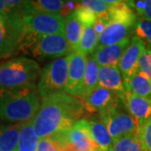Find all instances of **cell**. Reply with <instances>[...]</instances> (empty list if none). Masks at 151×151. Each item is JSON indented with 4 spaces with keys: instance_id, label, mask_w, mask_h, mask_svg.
Listing matches in <instances>:
<instances>
[{
    "instance_id": "obj_1",
    "label": "cell",
    "mask_w": 151,
    "mask_h": 151,
    "mask_svg": "<svg viewBox=\"0 0 151 151\" xmlns=\"http://www.w3.org/2000/svg\"><path fill=\"white\" fill-rule=\"evenodd\" d=\"M88 113L80 98L59 93L40 99L33 127L40 139L47 138L69 129Z\"/></svg>"
},
{
    "instance_id": "obj_2",
    "label": "cell",
    "mask_w": 151,
    "mask_h": 151,
    "mask_svg": "<svg viewBox=\"0 0 151 151\" xmlns=\"http://www.w3.org/2000/svg\"><path fill=\"white\" fill-rule=\"evenodd\" d=\"M40 104L36 87L0 89V124H20L35 117Z\"/></svg>"
},
{
    "instance_id": "obj_3",
    "label": "cell",
    "mask_w": 151,
    "mask_h": 151,
    "mask_svg": "<svg viewBox=\"0 0 151 151\" xmlns=\"http://www.w3.org/2000/svg\"><path fill=\"white\" fill-rule=\"evenodd\" d=\"M41 68L35 60L15 57L0 65V89L36 87Z\"/></svg>"
},
{
    "instance_id": "obj_4",
    "label": "cell",
    "mask_w": 151,
    "mask_h": 151,
    "mask_svg": "<svg viewBox=\"0 0 151 151\" xmlns=\"http://www.w3.org/2000/svg\"><path fill=\"white\" fill-rule=\"evenodd\" d=\"M31 54L35 57L59 58L70 52L64 35H23L19 50Z\"/></svg>"
},
{
    "instance_id": "obj_5",
    "label": "cell",
    "mask_w": 151,
    "mask_h": 151,
    "mask_svg": "<svg viewBox=\"0 0 151 151\" xmlns=\"http://www.w3.org/2000/svg\"><path fill=\"white\" fill-rule=\"evenodd\" d=\"M68 76L66 56L54 59L41 70L36 90L40 99L65 93Z\"/></svg>"
},
{
    "instance_id": "obj_6",
    "label": "cell",
    "mask_w": 151,
    "mask_h": 151,
    "mask_svg": "<svg viewBox=\"0 0 151 151\" xmlns=\"http://www.w3.org/2000/svg\"><path fill=\"white\" fill-rule=\"evenodd\" d=\"M99 119L106 125L113 141L125 135L139 132V125L126 110L124 101L99 113Z\"/></svg>"
},
{
    "instance_id": "obj_7",
    "label": "cell",
    "mask_w": 151,
    "mask_h": 151,
    "mask_svg": "<svg viewBox=\"0 0 151 151\" xmlns=\"http://www.w3.org/2000/svg\"><path fill=\"white\" fill-rule=\"evenodd\" d=\"M24 35H64V18L60 14L40 13L22 17Z\"/></svg>"
},
{
    "instance_id": "obj_8",
    "label": "cell",
    "mask_w": 151,
    "mask_h": 151,
    "mask_svg": "<svg viewBox=\"0 0 151 151\" xmlns=\"http://www.w3.org/2000/svg\"><path fill=\"white\" fill-rule=\"evenodd\" d=\"M23 35L22 17L0 14V59L16 54Z\"/></svg>"
},
{
    "instance_id": "obj_9",
    "label": "cell",
    "mask_w": 151,
    "mask_h": 151,
    "mask_svg": "<svg viewBox=\"0 0 151 151\" xmlns=\"http://www.w3.org/2000/svg\"><path fill=\"white\" fill-rule=\"evenodd\" d=\"M55 135L66 151H100L92 139L87 119L79 120L69 129Z\"/></svg>"
},
{
    "instance_id": "obj_10",
    "label": "cell",
    "mask_w": 151,
    "mask_h": 151,
    "mask_svg": "<svg viewBox=\"0 0 151 151\" xmlns=\"http://www.w3.org/2000/svg\"><path fill=\"white\" fill-rule=\"evenodd\" d=\"M86 58L78 52L71 51L66 55L68 76L65 93L76 97H81L83 79L86 71Z\"/></svg>"
},
{
    "instance_id": "obj_11",
    "label": "cell",
    "mask_w": 151,
    "mask_h": 151,
    "mask_svg": "<svg viewBox=\"0 0 151 151\" xmlns=\"http://www.w3.org/2000/svg\"><path fill=\"white\" fill-rule=\"evenodd\" d=\"M80 99L83 102L89 113L93 112L103 113L123 101L116 92L100 86L80 97Z\"/></svg>"
},
{
    "instance_id": "obj_12",
    "label": "cell",
    "mask_w": 151,
    "mask_h": 151,
    "mask_svg": "<svg viewBox=\"0 0 151 151\" xmlns=\"http://www.w3.org/2000/svg\"><path fill=\"white\" fill-rule=\"evenodd\" d=\"M145 47L140 39L134 35L131 37L129 45L124 51L118 65L124 82L139 72V60Z\"/></svg>"
},
{
    "instance_id": "obj_13",
    "label": "cell",
    "mask_w": 151,
    "mask_h": 151,
    "mask_svg": "<svg viewBox=\"0 0 151 151\" xmlns=\"http://www.w3.org/2000/svg\"><path fill=\"white\" fill-rule=\"evenodd\" d=\"M130 41L131 38H128L116 45L108 46H97L95 51L91 55L100 67L118 66L122 55L129 45Z\"/></svg>"
},
{
    "instance_id": "obj_14",
    "label": "cell",
    "mask_w": 151,
    "mask_h": 151,
    "mask_svg": "<svg viewBox=\"0 0 151 151\" xmlns=\"http://www.w3.org/2000/svg\"><path fill=\"white\" fill-rule=\"evenodd\" d=\"M124 104L126 110L137 121L139 127L151 119V100L125 92Z\"/></svg>"
},
{
    "instance_id": "obj_15",
    "label": "cell",
    "mask_w": 151,
    "mask_h": 151,
    "mask_svg": "<svg viewBox=\"0 0 151 151\" xmlns=\"http://www.w3.org/2000/svg\"><path fill=\"white\" fill-rule=\"evenodd\" d=\"M98 86L116 92L124 101L125 87L118 66H102L98 70Z\"/></svg>"
},
{
    "instance_id": "obj_16",
    "label": "cell",
    "mask_w": 151,
    "mask_h": 151,
    "mask_svg": "<svg viewBox=\"0 0 151 151\" xmlns=\"http://www.w3.org/2000/svg\"><path fill=\"white\" fill-rule=\"evenodd\" d=\"M83 25L76 17L74 11L64 18V36L71 51H76L80 42Z\"/></svg>"
},
{
    "instance_id": "obj_17",
    "label": "cell",
    "mask_w": 151,
    "mask_h": 151,
    "mask_svg": "<svg viewBox=\"0 0 151 151\" xmlns=\"http://www.w3.org/2000/svg\"><path fill=\"white\" fill-rule=\"evenodd\" d=\"M21 124H0V151H17Z\"/></svg>"
},
{
    "instance_id": "obj_18",
    "label": "cell",
    "mask_w": 151,
    "mask_h": 151,
    "mask_svg": "<svg viewBox=\"0 0 151 151\" xmlns=\"http://www.w3.org/2000/svg\"><path fill=\"white\" fill-rule=\"evenodd\" d=\"M65 1L61 0H37L25 1L23 17L29 14L50 13L60 14L65 4Z\"/></svg>"
},
{
    "instance_id": "obj_19",
    "label": "cell",
    "mask_w": 151,
    "mask_h": 151,
    "mask_svg": "<svg viewBox=\"0 0 151 151\" xmlns=\"http://www.w3.org/2000/svg\"><path fill=\"white\" fill-rule=\"evenodd\" d=\"M88 122L92 139L98 146L99 150L113 151V140L108 133L106 125L100 120H88Z\"/></svg>"
},
{
    "instance_id": "obj_20",
    "label": "cell",
    "mask_w": 151,
    "mask_h": 151,
    "mask_svg": "<svg viewBox=\"0 0 151 151\" xmlns=\"http://www.w3.org/2000/svg\"><path fill=\"white\" fill-rule=\"evenodd\" d=\"M126 92L151 100V82L141 72L136 73L128 81H124Z\"/></svg>"
},
{
    "instance_id": "obj_21",
    "label": "cell",
    "mask_w": 151,
    "mask_h": 151,
    "mask_svg": "<svg viewBox=\"0 0 151 151\" xmlns=\"http://www.w3.org/2000/svg\"><path fill=\"white\" fill-rule=\"evenodd\" d=\"M32 119L22 123L17 151H36L37 150L40 138L33 127Z\"/></svg>"
},
{
    "instance_id": "obj_22",
    "label": "cell",
    "mask_w": 151,
    "mask_h": 151,
    "mask_svg": "<svg viewBox=\"0 0 151 151\" xmlns=\"http://www.w3.org/2000/svg\"><path fill=\"white\" fill-rule=\"evenodd\" d=\"M98 34L96 32L94 25L83 26L81 37L76 52L88 56L92 55L98 45Z\"/></svg>"
},
{
    "instance_id": "obj_23",
    "label": "cell",
    "mask_w": 151,
    "mask_h": 151,
    "mask_svg": "<svg viewBox=\"0 0 151 151\" xmlns=\"http://www.w3.org/2000/svg\"><path fill=\"white\" fill-rule=\"evenodd\" d=\"M99 67L100 66L97 65V63L92 58V55L87 56L86 71H85V75H84L81 94L80 97L85 96L87 93L92 91L93 89H95L97 86H98Z\"/></svg>"
},
{
    "instance_id": "obj_24",
    "label": "cell",
    "mask_w": 151,
    "mask_h": 151,
    "mask_svg": "<svg viewBox=\"0 0 151 151\" xmlns=\"http://www.w3.org/2000/svg\"><path fill=\"white\" fill-rule=\"evenodd\" d=\"M113 151H145L138 133L129 134L113 141Z\"/></svg>"
},
{
    "instance_id": "obj_25",
    "label": "cell",
    "mask_w": 151,
    "mask_h": 151,
    "mask_svg": "<svg viewBox=\"0 0 151 151\" xmlns=\"http://www.w3.org/2000/svg\"><path fill=\"white\" fill-rule=\"evenodd\" d=\"M134 36L140 39L146 46L151 47V21L138 19L134 28Z\"/></svg>"
},
{
    "instance_id": "obj_26",
    "label": "cell",
    "mask_w": 151,
    "mask_h": 151,
    "mask_svg": "<svg viewBox=\"0 0 151 151\" xmlns=\"http://www.w3.org/2000/svg\"><path fill=\"white\" fill-rule=\"evenodd\" d=\"M36 151H66L65 146L56 135L40 139Z\"/></svg>"
},
{
    "instance_id": "obj_27",
    "label": "cell",
    "mask_w": 151,
    "mask_h": 151,
    "mask_svg": "<svg viewBox=\"0 0 151 151\" xmlns=\"http://www.w3.org/2000/svg\"><path fill=\"white\" fill-rule=\"evenodd\" d=\"M127 4L135 10L140 19L151 21V0L145 1H126Z\"/></svg>"
},
{
    "instance_id": "obj_28",
    "label": "cell",
    "mask_w": 151,
    "mask_h": 151,
    "mask_svg": "<svg viewBox=\"0 0 151 151\" xmlns=\"http://www.w3.org/2000/svg\"><path fill=\"white\" fill-rule=\"evenodd\" d=\"M74 14L83 26L94 25L97 21V15L86 8L81 5V4L74 10Z\"/></svg>"
},
{
    "instance_id": "obj_29",
    "label": "cell",
    "mask_w": 151,
    "mask_h": 151,
    "mask_svg": "<svg viewBox=\"0 0 151 151\" xmlns=\"http://www.w3.org/2000/svg\"><path fill=\"white\" fill-rule=\"evenodd\" d=\"M80 4L93 14H95L97 16L107 12L110 7V4L108 1L103 0H84L81 1Z\"/></svg>"
},
{
    "instance_id": "obj_30",
    "label": "cell",
    "mask_w": 151,
    "mask_h": 151,
    "mask_svg": "<svg viewBox=\"0 0 151 151\" xmlns=\"http://www.w3.org/2000/svg\"><path fill=\"white\" fill-rule=\"evenodd\" d=\"M139 71L151 82V47L146 46L139 60Z\"/></svg>"
},
{
    "instance_id": "obj_31",
    "label": "cell",
    "mask_w": 151,
    "mask_h": 151,
    "mask_svg": "<svg viewBox=\"0 0 151 151\" xmlns=\"http://www.w3.org/2000/svg\"><path fill=\"white\" fill-rule=\"evenodd\" d=\"M138 134L145 151H151V119L139 127Z\"/></svg>"
}]
</instances>
